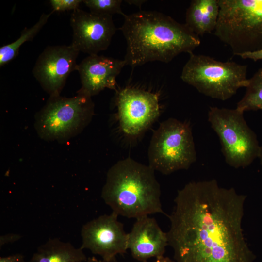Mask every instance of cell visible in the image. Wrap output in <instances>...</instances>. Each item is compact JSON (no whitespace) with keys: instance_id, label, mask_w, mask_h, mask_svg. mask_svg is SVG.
<instances>
[{"instance_id":"cell-1","label":"cell","mask_w":262,"mask_h":262,"mask_svg":"<svg viewBox=\"0 0 262 262\" xmlns=\"http://www.w3.org/2000/svg\"><path fill=\"white\" fill-rule=\"evenodd\" d=\"M246 198L215 180L179 190L167 232L176 262H254L242 229Z\"/></svg>"},{"instance_id":"cell-2","label":"cell","mask_w":262,"mask_h":262,"mask_svg":"<svg viewBox=\"0 0 262 262\" xmlns=\"http://www.w3.org/2000/svg\"><path fill=\"white\" fill-rule=\"evenodd\" d=\"M120 28L127 48L124 60L132 68L147 62L168 63L182 53H193L199 36L185 24L151 11L126 15Z\"/></svg>"},{"instance_id":"cell-3","label":"cell","mask_w":262,"mask_h":262,"mask_svg":"<svg viewBox=\"0 0 262 262\" xmlns=\"http://www.w3.org/2000/svg\"><path fill=\"white\" fill-rule=\"evenodd\" d=\"M154 171L149 165L130 158L118 161L107 172L102 198L118 216L136 219L155 213L165 214Z\"/></svg>"},{"instance_id":"cell-4","label":"cell","mask_w":262,"mask_h":262,"mask_svg":"<svg viewBox=\"0 0 262 262\" xmlns=\"http://www.w3.org/2000/svg\"><path fill=\"white\" fill-rule=\"evenodd\" d=\"M214 35L234 55L262 49V0H218Z\"/></svg>"},{"instance_id":"cell-5","label":"cell","mask_w":262,"mask_h":262,"mask_svg":"<svg viewBox=\"0 0 262 262\" xmlns=\"http://www.w3.org/2000/svg\"><path fill=\"white\" fill-rule=\"evenodd\" d=\"M180 78L200 93L226 100L241 87H246L247 66L233 61L222 62L209 56L189 54Z\"/></svg>"},{"instance_id":"cell-6","label":"cell","mask_w":262,"mask_h":262,"mask_svg":"<svg viewBox=\"0 0 262 262\" xmlns=\"http://www.w3.org/2000/svg\"><path fill=\"white\" fill-rule=\"evenodd\" d=\"M91 97L80 92L71 98L49 97L35 116V127L41 139L64 142L78 134L91 120Z\"/></svg>"},{"instance_id":"cell-7","label":"cell","mask_w":262,"mask_h":262,"mask_svg":"<svg viewBox=\"0 0 262 262\" xmlns=\"http://www.w3.org/2000/svg\"><path fill=\"white\" fill-rule=\"evenodd\" d=\"M148 156L149 165L163 174L188 169L196 159L189 124L172 118L161 123L152 136Z\"/></svg>"},{"instance_id":"cell-8","label":"cell","mask_w":262,"mask_h":262,"mask_svg":"<svg viewBox=\"0 0 262 262\" xmlns=\"http://www.w3.org/2000/svg\"><path fill=\"white\" fill-rule=\"evenodd\" d=\"M243 114L237 108L211 107L208 114L209 122L219 138L226 162L236 168L249 165L258 158L261 147Z\"/></svg>"},{"instance_id":"cell-9","label":"cell","mask_w":262,"mask_h":262,"mask_svg":"<svg viewBox=\"0 0 262 262\" xmlns=\"http://www.w3.org/2000/svg\"><path fill=\"white\" fill-rule=\"evenodd\" d=\"M116 103L120 128L130 137L137 136L160 114L158 95L134 87H125L117 93Z\"/></svg>"},{"instance_id":"cell-10","label":"cell","mask_w":262,"mask_h":262,"mask_svg":"<svg viewBox=\"0 0 262 262\" xmlns=\"http://www.w3.org/2000/svg\"><path fill=\"white\" fill-rule=\"evenodd\" d=\"M118 215L112 212L84 224L81 229L82 250L86 249L101 259L109 261L123 255L128 249V233L118 220Z\"/></svg>"},{"instance_id":"cell-11","label":"cell","mask_w":262,"mask_h":262,"mask_svg":"<svg viewBox=\"0 0 262 262\" xmlns=\"http://www.w3.org/2000/svg\"><path fill=\"white\" fill-rule=\"evenodd\" d=\"M79 52L70 45L50 46L38 56L32 73L50 97L60 95L70 74L77 71Z\"/></svg>"},{"instance_id":"cell-12","label":"cell","mask_w":262,"mask_h":262,"mask_svg":"<svg viewBox=\"0 0 262 262\" xmlns=\"http://www.w3.org/2000/svg\"><path fill=\"white\" fill-rule=\"evenodd\" d=\"M70 22L73 31L70 45L78 51L89 55L106 50L116 30L112 16L87 12L80 9L72 12Z\"/></svg>"},{"instance_id":"cell-13","label":"cell","mask_w":262,"mask_h":262,"mask_svg":"<svg viewBox=\"0 0 262 262\" xmlns=\"http://www.w3.org/2000/svg\"><path fill=\"white\" fill-rule=\"evenodd\" d=\"M124 60L91 55L78 64L82 87L78 91L90 97L105 88L116 90V79L126 66Z\"/></svg>"},{"instance_id":"cell-14","label":"cell","mask_w":262,"mask_h":262,"mask_svg":"<svg viewBox=\"0 0 262 262\" xmlns=\"http://www.w3.org/2000/svg\"><path fill=\"white\" fill-rule=\"evenodd\" d=\"M168 245L167 232L149 216L136 219L128 233V249L134 259L141 262L164 256Z\"/></svg>"},{"instance_id":"cell-15","label":"cell","mask_w":262,"mask_h":262,"mask_svg":"<svg viewBox=\"0 0 262 262\" xmlns=\"http://www.w3.org/2000/svg\"><path fill=\"white\" fill-rule=\"evenodd\" d=\"M219 14L218 0H193L187 10L185 24L198 36H202L214 31Z\"/></svg>"},{"instance_id":"cell-16","label":"cell","mask_w":262,"mask_h":262,"mask_svg":"<svg viewBox=\"0 0 262 262\" xmlns=\"http://www.w3.org/2000/svg\"><path fill=\"white\" fill-rule=\"evenodd\" d=\"M83 250L69 242L50 238L38 247L27 262H82L87 259Z\"/></svg>"},{"instance_id":"cell-17","label":"cell","mask_w":262,"mask_h":262,"mask_svg":"<svg viewBox=\"0 0 262 262\" xmlns=\"http://www.w3.org/2000/svg\"><path fill=\"white\" fill-rule=\"evenodd\" d=\"M53 12L52 11L49 14H43L34 25L30 28H26L22 31L21 35L16 40L0 48V67L17 56L20 46L26 42L32 40L46 24Z\"/></svg>"},{"instance_id":"cell-18","label":"cell","mask_w":262,"mask_h":262,"mask_svg":"<svg viewBox=\"0 0 262 262\" xmlns=\"http://www.w3.org/2000/svg\"><path fill=\"white\" fill-rule=\"evenodd\" d=\"M246 91L236 108L244 112L262 110V68L248 79Z\"/></svg>"},{"instance_id":"cell-19","label":"cell","mask_w":262,"mask_h":262,"mask_svg":"<svg viewBox=\"0 0 262 262\" xmlns=\"http://www.w3.org/2000/svg\"><path fill=\"white\" fill-rule=\"evenodd\" d=\"M82 2L93 13L112 16L115 14L126 15L121 8L122 0H84Z\"/></svg>"},{"instance_id":"cell-20","label":"cell","mask_w":262,"mask_h":262,"mask_svg":"<svg viewBox=\"0 0 262 262\" xmlns=\"http://www.w3.org/2000/svg\"><path fill=\"white\" fill-rule=\"evenodd\" d=\"M53 12H64L66 11H73L79 9L80 4L82 2L81 0H50Z\"/></svg>"},{"instance_id":"cell-21","label":"cell","mask_w":262,"mask_h":262,"mask_svg":"<svg viewBox=\"0 0 262 262\" xmlns=\"http://www.w3.org/2000/svg\"><path fill=\"white\" fill-rule=\"evenodd\" d=\"M244 59H250L255 62L262 60V49L257 51L244 52L237 55Z\"/></svg>"},{"instance_id":"cell-22","label":"cell","mask_w":262,"mask_h":262,"mask_svg":"<svg viewBox=\"0 0 262 262\" xmlns=\"http://www.w3.org/2000/svg\"><path fill=\"white\" fill-rule=\"evenodd\" d=\"M21 236L16 233H8L1 235L0 237V247L3 245L18 241L21 238Z\"/></svg>"},{"instance_id":"cell-23","label":"cell","mask_w":262,"mask_h":262,"mask_svg":"<svg viewBox=\"0 0 262 262\" xmlns=\"http://www.w3.org/2000/svg\"><path fill=\"white\" fill-rule=\"evenodd\" d=\"M0 262H25L24 256L16 253L5 257H0Z\"/></svg>"},{"instance_id":"cell-24","label":"cell","mask_w":262,"mask_h":262,"mask_svg":"<svg viewBox=\"0 0 262 262\" xmlns=\"http://www.w3.org/2000/svg\"><path fill=\"white\" fill-rule=\"evenodd\" d=\"M82 262H118L116 258L112 259L111 260L107 261L101 259V260H99L94 257H89L87 260Z\"/></svg>"},{"instance_id":"cell-25","label":"cell","mask_w":262,"mask_h":262,"mask_svg":"<svg viewBox=\"0 0 262 262\" xmlns=\"http://www.w3.org/2000/svg\"><path fill=\"white\" fill-rule=\"evenodd\" d=\"M155 259V260L151 262H176L174 260H172L168 257H165L164 256H162ZM146 262H149L147 261Z\"/></svg>"},{"instance_id":"cell-26","label":"cell","mask_w":262,"mask_h":262,"mask_svg":"<svg viewBox=\"0 0 262 262\" xmlns=\"http://www.w3.org/2000/svg\"><path fill=\"white\" fill-rule=\"evenodd\" d=\"M125 1L130 5H133L140 8L142 5L146 1L143 0H125Z\"/></svg>"},{"instance_id":"cell-27","label":"cell","mask_w":262,"mask_h":262,"mask_svg":"<svg viewBox=\"0 0 262 262\" xmlns=\"http://www.w3.org/2000/svg\"><path fill=\"white\" fill-rule=\"evenodd\" d=\"M258 158L260 159L261 163L262 164V146L260 147Z\"/></svg>"}]
</instances>
